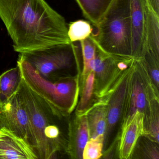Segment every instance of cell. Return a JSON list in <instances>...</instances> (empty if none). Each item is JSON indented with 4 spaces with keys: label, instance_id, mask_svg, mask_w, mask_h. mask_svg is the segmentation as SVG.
<instances>
[{
    "label": "cell",
    "instance_id": "obj_22",
    "mask_svg": "<svg viewBox=\"0 0 159 159\" xmlns=\"http://www.w3.org/2000/svg\"><path fill=\"white\" fill-rule=\"evenodd\" d=\"M152 77L153 80L157 84H159V72L158 68H156V66L152 68L151 70Z\"/></svg>",
    "mask_w": 159,
    "mask_h": 159
},
{
    "label": "cell",
    "instance_id": "obj_16",
    "mask_svg": "<svg viewBox=\"0 0 159 159\" xmlns=\"http://www.w3.org/2000/svg\"><path fill=\"white\" fill-rule=\"evenodd\" d=\"M90 137L87 116L81 117L79 122L76 138V152L78 158H82L83 152Z\"/></svg>",
    "mask_w": 159,
    "mask_h": 159
},
{
    "label": "cell",
    "instance_id": "obj_5",
    "mask_svg": "<svg viewBox=\"0 0 159 159\" xmlns=\"http://www.w3.org/2000/svg\"><path fill=\"white\" fill-rule=\"evenodd\" d=\"M74 49L71 43L22 53L19 56L29 63L41 77L55 81L59 79V71L71 66Z\"/></svg>",
    "mask_w": 159,
    "mask_h": 159
},
{
    "label": "cell",
    "instance_id": "obj_19",
    "mask_svg": "<svg viewBox=\"0 0 159 159\" xmlns=\"http://www.w3.org/2000/svg\"><path fill=\"white\" fill-rule=\"evenodd\" d=\"M104 137L90 139L84 147L83 152L84 159H97L102 156Z\"/></svg>",
    "mask_w": 159,
    "mask_h": 159
},
{
    "label": "cell",
    "instance_id": "obj_9",
    "mask_svg": "<svg viewBox=\"0 0 159 159\" xmlns=\"http://www.w3.org/2000/svg\"><path fill=\"white\" fill-rule=\"evenodd\" d=\"M0 159H38V157L26 143L0 130Z\"/></svg>",
    "mask_w": 159,
    "mask_h": 159
},
{
    "label": "cell",
    "instance_id": "obj_15",
    "mask_svg": "<svg viewBox=\"0 0 159 159\" xmlns=\"http://www.w3.org/2000/svg\"><path fill=\"white\" fill-rule=\"evenodd\" d=\"M91 23L84 20L71 22L68 26L67 34L71 43L82 41L89 38L93 31Z\"/></svg>",
    "mask_w": 159,
    "mask_h": 159
},
{
    "label": "cell",
    "instance_id": "obj_10",
    "mask_svg": "<svg viewBox=\"0 0 159 159\" xmlns=\"http://www.w3.org/2000/svg\"><path fill=\"white\" fill-rule=\"evenodd\" d=\"M129 82L128 77H126L120 83L111 98L107 108V128L104 136L105 143L109 138L111 132L120 119L125 101Z\"/></svg>",
    "mask_w": 159,
    "mask_h": 159
},
{
    "label": "cell",
    "instance_id": "obj_12",
    "mask_svg": "<svg viewBox=\"0 0 159 159\" xmlns=\"http://www.w3.org/2000/svg\"><path fill=\"white\" fill-rule=\"evenodd\" d=\"M145 35V48L159 59V16L155 14L146 3Z\"/></svg>",
    "mask_w": 159,
    "mask_h": 159
},
{
    "label": "cell",
    "instance_id": "obj_18",
    "mask_svg": "<svg viewBox=\"0 0 159 159\" xmlns=\"http://www.w3.org/2000/svg\"><path fill=\"white\" fill-rule=\"evenodd\" d=\"M146 105V98L142 85L140 83L135 81L132 88L131 95L129 115L136 111L142 112Z\"/></svg>",
    "mask_w": 159,
    "mask_h": 159
},
{
    "label": "cell",
    "instance_id": "obj_14",
    "mask_svg": "<svg viewBox=\"0 0 159 159\" xmlns=\"http://www.w3.org/2000/svg\"><path fill=\"white\" fill-rule=\"evenodd\" d=\"M87 118L90 139L104 137L107 128V108L97 107Z\"/></svg>",
    "mask_w": 159,
    "mask_h": 159
},
{
    "label": "cell",
    "instance_id": "obj_20",
    "mask_svg": "<svg viewBox=\"0 0 159 159\" xmlns=\"http://www.w3.org/2000/svg\"><path fill=\"white\" fill-rule=\"evenodd\" d=\"M95 77L94 73L91 71L86 79L79 105V111L80 112L86 109L91 100L93 91Z\"/></svg>",
    "mask_w": 159,
    "mask_h": 159
},
{
    "label": "cell",
    "instance_id": "obj_7",
    "mask_svg": "<svg viewBox=\"0 0 159 159\" xmlns=\"http://www.w3.org/2000/svg\"><path fill=\"white\" fill-rule=\"evenodd\" d=\"M132 56L139 60L145 50V3L144 0H129Z\"/></svg>",
    "mask_w": 159,
    "mask_h": 159
},
{
    "label": "cell",
    "instance_id": "obj_11",
    "mask_svg": "<svg viewBox=\"0 0 159 159\" xmlns=\"http://www.w3.org/2000/svg\"><path fill=\"white\" fill-rule=\"evenodd\" d=\"M22 80V71L17 64L0 75V105L7 102L18 92Z\"/></svg>",
    "mask_w": 159,
    "mask_h": 159
},
{
    "label": "cell",
    "instance_id": "obj_8",
    "mask_svg": "<svg viewBox=\"0 0 159 159\" xmlns=\"http://www.w3.org/2000/svg\"><path fill=\"white\" fill-rule=\"evenodd\" d=\"M143 115L137 111L129 115L123 125L119 147V155L121 159L131 155L143 129Z\"/></svg>",
    "mask_w": 159,
    "mask_h": 159
},
{
    "label": "cell",
    "instance_id": "obj_6",
    "mask_svg": "<svg viewBox=\"0 0 159 159\" xmlns=\"http://www.w3.org/2000/svg\"><path fill=\"white\" fill-rule=\"evenodd\" d=\"M0 130L26 143L37 155L35 138L25 102L18 91L7 102L0 105Z\"/></svg>",
    "mask_w": 159,
    "mask_h": 159
},
{
    "label": "cell",
    "instance_id": "obj_3",
    "mask_svg": "<svg viewBox=\"0 0 159 159\" xmlns=\"http://www.w3.org/2000/svg\"><path fill=\"white\" fill-rule=\"evenodd\" d=\"M94 27L90 37L98 49L112 55L132 57L129 0H113Z\"/></svg>",
    "mask_w": 159,
    "mask_h": 159
},
{
    "label": "cell",
    "instance_id": "obj_17",
    "mask_svg": "<svg viewBox=\"0 0 159 159\" xmlns=\"http://www.w3.org/2000/svg\"><path fill=\"white\" fill-rule=\"evenodd\" d=\"M80 43L83 59V74L86 75L91 71L90 65L95 57L97 46L90 37L80 42Z\"/></svg>",
    "mask_w": 159,
    "mask_h": 159
},
{
    "label": "cell",
    "instance_id": "obj_1",
    "mask_svg": "<svg viewBox=\"0 0 159 159\" xmlns=\"http://www.w3.org/2000/svg\"><path fill=\"white\" fill-rule=\"evenodd\" d=\"M0 18L19 53L71 43L66 20L45 0H0Z\"/></svg>",
    "mask_w": 159,
    "mask_h": 159
},
{
    "label": "cell",
    "instance_id": "obj_13",
    "mask_svg": "<svg viewBox=\"0 0 159 159\" xmlns=\"http://www.w3.org/2000/svg\"><path fill=\"white\" fill-rule=\"evenodd\" d=\"M113 0H76L84 16L93 26L104 16Z\"/></svg>",
    "mask_w": 159,
    "mask_h": 159
},
{
    "label": "cell",
    "instance_id": "obj_21",
    "mask_svg": "<svg viewBox=\"0 0 159 159\" xmlns=\"http://www.w3.org/2000/svg\"><path fill=\"white\" fill-rule=\"evenodd\" d=\"M147 6L159 16V0H144Z\"/></svg>",
    "mask_w": 159,
    "mask_h": 159
},
{
    "label": "cell",
    "instance_id": "obj_2",
    "mask_svg": "<svg viewBox=\"0 0 159 159\" xmlns=\"http://www.w3.org/2000/svg\"><path fill=\"white\" fill-rule=\"evenodd\" d=\"M18 92L25 102L36 143L38 159L53 158L60 148V131L54 117L60 111L33 92L22 80Z\"/></svg>",
    "mask_w": 159,
    "mask_h": 159
},
{
    "label": "cell",
    "instance_id": "obj_4",
    "mask_svg": "<svg viewBox=\"0 0 159 159\" xmlns=\"http://www.w3.org/2000/svg\"><path fill=\"white\" fill-rule=\"evenodd\" d=\"M17 64L20 66L23 80L33 92L60 112L71 108L77 93L76 83L62 78L55 81L47 80L20 56Z\"/></svg>",
    "mask_w": 159,
    "mask_h": 159
}]
</instances>
